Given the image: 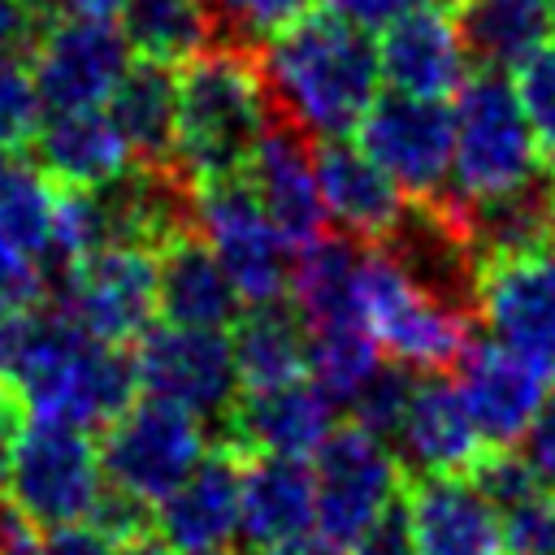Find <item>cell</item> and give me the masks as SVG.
<instances>
[{
  "label": "cell",
  "mask_w": 555,
  "mask_h": 555,
  "mask_svg": "<svg viewBox=\"0 0 555 555\" xmlns=\"http://www.w3.org/2000/svg\"><path fill=\"white\" fill-rule=\"evenodd\" d=\"M256 65L273 117L312 143L351 139L369 104L382 95L377 43L334 13H308L278 30L256 48Z\"/></svg>",
  "instance_id": "obj_1"
},
{
  "label": "cell",
  "mask_w": 555,
  "mask_h": 555,
  "mask_svg": "<svg viewBox=\"0 0 555 555\" xmlns=\"http://www.w3.org/2000/svg\"><path fill=\"white\" fill-rule=\"evenodd\" d=\"M178 78V130L169 169L195 186L208 178L243 173L251 147L278 126L256 52L234 43H212L186 65Z\"/></svg>",
  "instance_id": "obj_2"
},
{
  "label": "cell",
  "mask_w": 555,
  "mask_h": 555,
  "mask_svg": "<svg viewBox=\"0 0 555 555\" xmlns=\"http://www.w3.org/2000/svg\"><path fill=\"white\" fill-rule=\"evenodd\" d=\"M4 390L17 399V408L30 421H56L87 434L104 429L139 399L130 351L82 334L52 304L35 312L30 338Z\"/></svg>",
  "instance_id": "obj_3"
},
{
  "label": "cell",
  "mask_w": 555,
  "mask_h": 555,
  "mask_svg": "<svg viewBox=\"0 0 555 555\" xmlns=\"http://www.w3.org/2000/svg\"><path fill=\"white\" fill-rule=\"evenodd\" d=\"M451 204H486L516 195L546 178L542 143L520 108L516 82L494 69H477L451 95Z\"/></svg>",
  "instance_id": "obj_4"
},
{
  "label": "cell",
  "mask_w": 555,
  "mask_h": 555,
  "mask_svg": "<svg viewBox=\"0 0 555 555\" xmlns=\"http://www.w3.org/2000/svg\"><path fill=\"white\" fill-rule=\"evenodd\" d=\"M0 494L35 529H61V525L91 520L104 494L100 442L87 429L26 416L9 451Z\"/></svg>",
  "instance_id": "obj_5"
},
{
  "label": "cell",
  "mask_w": 555,
  "mask_h": 555,
  "mask_svg": "<svg viewBox=\"0 0 555 555\" xmlns=\"http://www.w3.org/2000/svg\"><path fill=\"white\" fill-rule=\"evenodd\" d=\"M473 312L429 295L403 273L386 247H369L364 278V330L377 338L390 364L412 373H447L473 343Z\"/></svg>",
  "instance_id": "obj_6"
},
{
  "label": "cell",
  "mask_w": 555,
  "mask_h": 555,
  "mask_svg": "<svg viewBox=\"0 0 555 555\" xmlns=\"http://www.w3.org/2000/svg\"><path fill=\"white\" fill-rule=\"evenodd\" d=\"M191 230L221 260L243 308L286 299L295 247L273 230V221L264 217V208L238 173L191 186Z\"/></svg>",
  "instance_id": "obj_7"
},
{
  "label": "cell",
  "mask_w": 555,
  "mask_h": 555,
  "mask_svg": "<svg viewBox=\"0 0 555 555\" xmlns=\"http://www.w3.org/2000/svg\"><path fill=\"white\" fill-rule=\"evenodd\" d=\"M208 429L199 416L139 395L121 416L104 425L100 438V468L104 486L139 499L143 507H156L204 455H208Z\"/></svg>",
  "instance_id": "obj_8"
},
{
  "label": "cell",
  "mask_w": 555,
  "mask_h": 555,
  "mask_svg": "<svg viewBox=\"0 0 555 555\" xmlns=\"http://www.w3.org/2000/svg\"><path fill=\"white\" fill-rule=\"evenodd\" d=\"M52 308L91 338L130 347L156 321V251L147 247H104L56 269Z\"/></svg>",
  "instance_id": "obj_9"
},
{
  "label": "cell",
  "mask_w": 555,
  "mask_h": 555,
  "mask_svg": "<svg viewBox=\"0 0 555 555\" xmlns=\"http://www.w3.org/2000/svg\"><path fill=\"white\" fill-rule=\"evenodd\" d=\"M351 143L403 191L408 204H442L451 191V104L386 91L360 117Z\"/></svg>",
  "instance_id": "obj_10"
},
{
  "label": "cell",
  "mask_w": 555,
  "mask_h": 555,
  "mask_svg": "<svg viewBox=\"0 0 555 555\" xmlns=\"http://www.w3.org/2000/svg\"><path fill=\"white\" fill-rule=\"evenodd\" d=\"M312 490H317V533L351 546L382 512L403 499V464L395 447L364 425H334L330 438L312 451Z\"/></svg>",
  "instance_id": "obj_11"
},
{
  "label": "cell",
  "mask_w": 555,
  "mask_h": 555,
  "mask_svg": "<svg viewBox=\"0 0 555 555\" xmlns=\"http://www.w3.org/2000/svg\"><path fill=\"white\" fill-rule=\"evenodd\" d=\"M139 395L165 399L191 416L225 421L230 408L243 395L230 330H195V325H169L156 321L130 351Z\"/></svg>",
  "instance_id": "obj_12"
},
{
  "label": "cell",
  "mask_w": 555,
  "mask_h": 555,
  "mask_svg": "<svg viewBox=\"0 0 555 555\" xmlns=\"http://www.w3.org/2000/svg\"><path fill=\"white\" fill-rule=\"evenodd\" d=\"M473 321L490 343L555 377V243L486 260L473 286Z\"/></svg>",
  "instance_id": "obj_13"
},
{
  "label": "cell",
  "mask_w": 555,
  "mask_h": 555,
  "mask_svg": "<svg viewBox=\"0 0 555 555\" xmlns=\"http://www.w3.org/2000/svg\"><path fill=\"white\" fill-rule=\"evenodd\" d=\"M134 52L117 22L104 17H56L39 30L26 65L43 113L104 108Z\"/></svg>",
  "instance_id": "obj_14"
},
{
  "label": "cell",
  "mask_w": 555,
  "mask_h": 555,
  "mask_svg": "<svg viewBox=\"0 0 555 555\" xmlns=\"http://www.w3.org/2000/svg\"><path fill=\"white\" fill-rule=\"evenodd\" d=\"M451 382L464 399V412H468L481 447L512 451L516 442H525L529 425L538 421L542 403L551 399L555 377L490 338H473L468 351L460 356Z\"/></svg>",
  "instance_id": "obj_15"
},
{
  "label": "cell",
  "mask_w": 555,
  "mask_h": 555,
  "mask_svg": "<svg viewBox=\"0 0 555 555\" xmlns=\"http://www.w3.org/2000/svg\"><path fill=\"white\" fill-rule=\"evenodd\" d=\"M221 425L230 434V451H238V455L312 460V451L338 425V408L304 373V377H291V382H278V386L243 390Z\"/></svg>",
  "instance_id": "obj_16"
},
{
  "label": "cell",
  "mask_w": 555,
  "mask_h": 555,
  "mask_svg": "<svg viewBox=\"0 0 555 555\" xmlns=\"http://www.w3.org/2000/svg\"><path fill=\"white\" fill-rule=\"evenodd\" d=\"M238 477L243 455L225 442L208 447V455L152 507V533L178 555L225 551L238 538Z\"/></svg>",
  "instance_id": "obj_17"
},
{
  "label": "cell",
  "mask_w": 555,
  "mask_h": 555,
  "mask_svg": "<svg viewBox=\"0 0 555 555\" xmlns=\"http://www.w3.org/2000/svg\"><path fill=\"white\" fill-rule=\"evenodd\" d=\"M312 165H317V191H321L325 221L343 238L377 247L399 230L408 212L403 191L351 139L312 143Z\"/></svg>",
  "instance_id": "obj_18"
},
{
  "label": "cell",
  "mask_w": 555,
  "mask_h": 555,
  "mask_svg": "<svg viewBox=\"0 0 555 555\" xmlns=\"http://www.w3.org/2000/svg\"><path fill=\"white\" fill-rule=\"evenodd\" d=\"M247 191L273 221V230L299 251L325 234V208L317 191V165H312V139H304L291 126H273L247 156L243 173Z\"/></svg>",
  "instance_id": "obj_19"
},
{
  "label": "cell",
  "mask_w": 555,
  "mask_h": 555,
  "mask_svg": "<svg viewBox=\"0 0 555 555\" xmlns=\"http://www.w3.org/2000/svg\"><path fill=\"white\" fill-rule=\"evenodd\" d=\"M390 447L412 477H438V473H464L473 468L486 447L464 412V399L447 373H416L408 408L390 434Z\"/></svg>",
  "instance_id": "obj_20"
},
{
  "label": "cell",
  "mask_w": 555,
  "mask_h": 555,
  "mask_svg": "<svg viewBox=\"0 0 555 555\" xmlns=\"http://www.w3.org/2000/svg\"><path fill=\"white\" fill-rule=\"evenodd\" d=\"M468 48L460 39V26L447 9H416L382 30L377 39V69L390 91L421 95V100H451L468 69Z\"/></svg>",
  "instance_id": "obj_21"
},
{
  "label": "cell",
  "mask_w": 555,
  "mask_h": 555,
  "mask_svg": "<svg viewBox=\"0 0 555 555\" xmlns=\"http://www.w3.org/2000/svg\"><path fill=\"white\" fill-rule=\"evenodd\" d=\"M403 507L416 555H503V520L464 473L412 477Z\"/></svg>",
  "instance_id": "obj_22"
},
{
  "label": "cell",
  "mask_w": 555,
  "mask_h": 555,
  "mask_svg": "<svg viewBox=\"0 0 555 555\" xmlns=\"http://www.w3.org/2000/svg\"><path fill=\"white\" fill-rule=\"evenodd\" d=\"M317 533V490L308 460L247 455L238 477V538L260 555Z\"/></svg>",
  "instance_id": "obj_23"
},
{
  "label": "cell",
  "mask_w": 555,
  "mask_h": 555,
  "mask_svg": "<svg viewBox=\"0 0 555 555\" xmlns=\"http://www.w3.org/2000/svg\"><path fill=\"white\" fill-rule=\"evenodd\" d=\"M156 312L169 325L230 330L243 312V299L195 230L173 234L156 247Z\"/></svg>",
  "instance_id": "obj_24"
},
{
  "label": "cell",
  "mask_w": 555,
  "mask_h": 555,
  "mask_svg": "<svg viewBox=\"0 0 555 555\" xmlns=\"http://www.w3.org/2000/svg\"><path fill=\"white\" fill-rule=\"evenodd\" d=\"M30 156L61 191L104 186L134 165L130 147L121 143V134L104 108L43 113V121L30 134Z\"/></svg>",
  "instance_id": "obj_25"
},
{
  "label": "cell",
  "mask_w": 555,
  "mask_h": 555,
  "mask_svg": "<svg viewBox=\"0 0 555 555\" xmlns=\"http://www.w3.org/2000/svg\"><path fill=\"white\" fill-rule=\"evenodd\" d=\"M364 278L369 247L343 234H321L295 251L286 299L308 330L364 325Z\"/></svg>",
  "instance_id": "obj_26"
},
{
  "label": "cell",
  "mask_w": 555,
  "mask_h": 555,
  "mask_svg": "<svg viewBox=\"0 0 555 555\" xmlns=\"http://www.w3.org/2000/svg\"><path fill=\"white\" fill-rule=\"evenodd\" d=\"M104 113L113 117L134 165L169 169L173 130H178V78L169 65L134 56L121 82L113 87V95L104 100Z\"/></svg>",
  "instance_id": "obj_27"
},
{
  "label": "cell",
  "mask_w": 555,
  "mask_h": 555,
  "mask_svg": "<svg viewBox=\"0 0 555 555\" xmlns=\"http://www.w3.org/2000/svg\"><path fill=\"white\" fill-rule=\"evenodd\" d=\"M455 26L468 61L494 74L520 69L538 48L551 43V0H455Z\"/></svg>",
  "instance_id": "obj_28"
},
{
  "label": "cell",
  "mask_w": 555,
  "mask_h": 555,
  "mask_svg": "<svg viewBox=\"0 0 555 555\" xmlns=\"http://www.w3.org/2000/svg\"><path fill=\"white\" fill-rule=\"evenodd\" d=\"M230 351L243 390L278 386L291 377H304L308 364V325L295 317L291 304H260L243 308L230 325Z\"/></svg>",
  "instance_id": "obj_29"
},
{
  "label": "cell",
  "mask_w": 555,
  "mask_h": 555,
  "mask_svg": "<svg viewBox=\"0 0 555 555\" xmlns=\"http://www.w3.org/2000/svg\"><path fill=\"white\" fill-rule=\"evenodd\" d=\"M113 22L139 61H156L169 69L217 43L208 0H121Z\"/></svg>",
  "instance_id": "obj_30"
},
{
  "label": "cell",
  "mask_w": 555,
  "mask_h": 555,
  "mask_svg": "<svg viewBox=\"0 0 555 555\" xmlns=\"http://www.w3.org/2000/svg\"><path fill=\"white\" fill-rule=\"evenodd\" d=\"M61 186L22 147H0V243L48 260Z\"/></svg>",
  "instance_id": "obj_31"
},
{
  "label": "cell",
  "mask_w": 555,
  "mask_h": 555,
  "mask_svg": "<svg viewBox=\"0 0 555 555\" xmlns=\"http://www.w3.org/2000/svg\"><path fill=\"white\" fill-rule=\"evenodd\" d=\"M386 364L377 338L364 325H334V330H308V364L304 373L321 386V395L334 408H351V399L373 382V373Z\"/></svg>",
  "instance_id": "obj_32"
},
{
  "label": "cell",
  "mask_w": 555,
  "mask_h": 555,
  "mask_svg": "<svg viewBox=\"0 0 555 555\" xmlns=\"http://www.w3.org/2000/svg\"><path fill=\"white\" fill-rule=\"evenodd\" d=\"M312 4L317 0H208L212 22H217V39L234 43V48H247V52H256L278 30L308 17Z\"/></svg>",
  "instance_id": "obj_33"
},
{
  "label": "cell",
  "mask_w": 555,
  "mask_h": 555,
  "mask_svg": "<svg viewBox=\"0 0 555 555\" xmlns=\"http://www.w3.org/2000/svg\"><path fill=\"white\" fill-rule=\"evenodd\" d=\"M499 520H503V555H555V490L546 481L503 503Z\"/></svg>",
  "instance_id": "obj_34"
},
{
  "label": "cell",
  "mask_w": 555,
  "mask_h": 555,
  "mask_svg": "<svg viewBox=\"0 0 555 555\" xmlns=\"http://www.w3.org/2000/svg\"><path fill=\"white\" fill-rule=\"evenodd\" d=\"M412 382H416V373L412 369H403V364H382L377 373H373V382L351 399V421L356 425H364L369 434H377V438H386L390 442V434H395V425H399V416H403V408H408V395H412Z\"/></svg>",
  "instance_id": "obj_35"
},
{
  "label": "cell",
  "mask_w": 555,
  "mask_h": 555,
  "mask_svg": "<svg viewBox=\"0 0 555 555\" xmlns=\"http://www.w3.org/2000/svg\"><path fill=\"white\" fill-rule=\"evenodd\" d=\"M43 121V104L30 82V65L22 56H0V147L30 143Z\"/></svg>",
  "instance_id": "obj_36"
},
{
  "label": "cell",
  "mask_w": 555,
  "mask_h": 555,
  "mask_svg": "<svg viewBox=\"0 0 555 555\" xmlns=\"http://www.w3.org/2000/svg\"><path fill=\"white\" fill-rule=\"evenodd\" d=\"M516 95H520V108L538 134L542 147L555 152V39L546 48H538L520 69H516Z\"/></svg>",
  "instance_id": "obj_37"
},
{
  "label": "cell",
  "mask_w": 555,
  "mask_h": 555,
  "mask_svg": "<svg viewBox=\"0 0 555 555\" xmlns=\"http://www.w3.org/2000/svg\"><path fill=\"white\" fill-rule=\"evenodd\" d=\"M48 304V269L0 243V312H30Z\"/></svg>",
  "instance_id": "obj_38"
},
{
  "label": "cell",
  "mask_w": 555,
  "mask_h": 555,
  "mask_svg": "<svg viewBox=\"0 0 555 555\" xmlns=\"http://www.w3.org/2000/svg\"><path fill=\"white\" fill-rule=\"evenodd\" d=\"M351 555H416V542H412V525H408V507L403 499L382 512L356 542H351Z\"/></svg>",
  "instance_id": "obj_39"
},
{
  "label": "cell",
  "mask_w": 555,
  "mask_h": 555,
  "mask_svg": "<svg viewBox=\"0 0 555 555\" xmlns=\"http://www.w3.org/2000/svg\"><path fill=\"white\" fill-rule=\"evenodd\" d=\"M321 4H325V13H334L338 22H347V26H356V30L369 35V30L395 26L399 17L425 9L429 0H321Z\"/></svg>",
  "instance_id": "obj_40"
},
{
  "label": "cell",
  "mask_w": 555,
  "mask_h": 555,
  "mask_svg": "<svg viewBox=\"0 0 555 555\" xmlns=\"http://www.w3.org/2000/svg\"><path fill=\"white\" fill-rule=\"evenodd\" d=\"M121 546L95 529L91 520H78V525H61V529H43L39 533V555H117Z\"/></svg>",
  "instance_id": "obj_41"
},
{
  "label": "cell",
  "mask_w": 555,
  "mask_h": 555,
  "mask_svg": "<svg viewBox=\"0 0 555 555\" xmlns=\"http://www.w3.org/2000/svg\"><path fill=\"white\" fill-rule=\"evenodd\" d=\"M43 22L22 0H0V56H30Z\"/></svg>",
  "instance_id": "obj_42"
},
{
  "label": "cell",
  "mask_w": 555,
  "mask_h": 555,
  "mask_svg": "<svg viewBox=\"0 0 555 555\" xmlns=\"http://www.w3.org/2000/svg\"><path fill=\"white\" fill-rule=\"evenodd\" d=\"M260 555H351V546L325 538V533H304L286 546H273V551H260Z\"/></svg>",
  "instance_id": "obj_43"
},
{
  "label": "cell",
  "mask_w": 555,
  "mask_h": 555,
  "mask_svg": "<svg viewBox=\"0 0 555 555\" xmlns=\"http://www.w3.org/2000/svg\"><path fill=\"white\" fill-rule=\"evenodd\" d=\"M117 555H178L169 542H160L152 529L147 533H139V538H130V542H121V551Z\"/></svg>",
  "instance_id": "obj_44"
},
{
  "label": "cell",
  "mask_w": 555,
  "mask_h": 555,
  "mask_svg": "<svg viewBox=\"0 0 555 555\" xmlns=\"http://www.w3.org/2000/svg\"><path fill=\"white\" fill-rule=\"evenodd\" d=\"M22 4L48 26V22H56V17H74V4H78V0H22Z\"/></svg>",
  "instance_id": "obj_45"
},
{
  "label": "cell",
  "mask_w": 555,
  "mask_h": 555,
  "mask_svg": "<svg viewBox=\"0 0 555 555\" xmlns=\"http://www.w3.org/2000/svg\"><path fill=\"white\" fill-rule=\"evenodd\" d=\"M546 186H551V195H555V160H551V169H546Z\"/></svg>",
  "instance_id": "obj_46"
},
{
  "label": "cell",
  "mask_w": 555,
  "mask_h": 555,
  "mask_svg": "<svg viewBox=\"0 0 555 555\" xmlns=\"http://www.w3.org/2000/svg\"><path fill=\"white\" fill-rule=\"evenodd\" d=\"M199 555H234V551H230V546H225V551H199Z\"/></svg>",
  "instance_id": "obj_47"
},
{
  "label": "cell",
  "mask_w": 555,
  "mask_h": 555,
  "mask_svg": "<svg viewBox=\"0 0 555 555\" xmlns=\"http://www.w3.org/2000/svg\"><path fill=\"white\" fill-rule=\"evenodd\" d=\"M551 9H555V0H551Z\"/></svg>",
  "instance_id": "obj_48"
},
{
  "label": "cell",
  "mask_w": 555,
  "mask_h": 555,
  "mask_svg": "<svg viewBox=\"0 0 555 555\" xmlns=\"http://www.w3.org/2000/svg\"><path fill=\"white\" fill-rule=\"evenodd\" d=\"M0 390H4V386H0Z\"/></svg>",
  "instance_id": "obj_49"
}]
</instances>
